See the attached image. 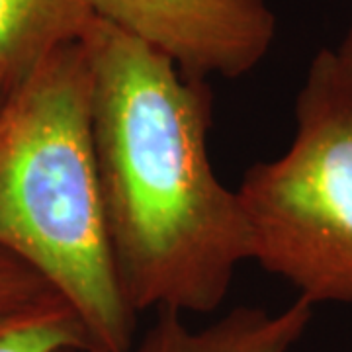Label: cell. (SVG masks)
<instances>
[{"label": "cell", "instance_id": "6da1fadb", "mask_svg": "<svg viewBox=\"0 0 352 352\" xmlns=\"http://www.w3.org/2000/svg\"><path fill=\"white\" fill-rule=\"evenodd\" d=\"M106 237L120 288L141 314H214L251 261L237 188L208 149L214 94L173 59L100 18L80 38Z\"/></svg>", "mask_w": 352, "mask_h": 352}, {"label": "cell", "instance_id": "7a4b0ae2", "mask_svg": "<svg viewBox=\"0 0 352 352\" xmlns=\"http://www.w3.org/2000/svg\"><path fill=\"white\" fill-rule=\"evenodd\" d=\"M0 252L63 298L96 346L131 351L138 314L106 237L80 41L47 55L0 106Z\"/></svg>", "mask_w": 352, "mask_h": 352}, {"label": "cell", "instance_id": "3957f363", "mask_svg": "<svg viewBox=\"0 0 352 352\" xmlns=\"http://www.w3.org/2000/svg\"><path fill=\"white\" fill-rule=\"evenodd\" d=\"M251 261L307 303H352V71L314 57L296 100V135L237 186Z\"/></svg>", "mask_w": 352, "mask_h": 352}, {"label": "cell", "instance_id": "277c9868", "mask_svg": "<svg viewBox=\"0 0 352 352\" xmlns=\"http://www.w3.org/2000/svg\"><path fill=\"white\" fill-rule=\"evenodd\" d=\"M96 18L161 51L184 75L239 78L266 57L276 16L264 0H88Z\"/></svg>", "mask_w": 352, "mask_h": 352}, {"label": "cell", "instance_id": "5b68a950", "mask_svg": "<svg viewBox=\"0 0 352 352\" xmlns=\"http://www.w3.org/2000/svg\"><path fill=\"white\" fill-rule=\"evenodd\" d=\"M314 305L298 298L270 314L239 305L206 327H190L182 314L157 311L155 323L129 352H289L311 321Z\"/></svg>", "mask_w": 352, "mask_h": 352}, {"label": "cell", "instance_id": "8992f818", "mask_svg": "<svg viewBox=\"0 0 352 352\" xmlns=\"http://www.w3.org/2000/svg\"><path fill=\"white\" fill-rule=\"evenodd\" d=\"M94 18L88 0H0V90L8 96L47 55L80 41Z\"/></svg>", "mask_w": 352, "mask_h": 352}, {"label": "cell", "instance_id": "52a82bcc", "mask_svg": "<svg viewBox=\"0 0 352 352\" xmlns=\"http://www.w3.org/2000/svg\"><path fill=\"white\" fill-rule=\"evenodd\" d=\"M82 346L96 344L75 309L57 294L0 309V352H65Z\"/></svg>", "mask_w": 352, "mask_h": 352}, {"label": "cell", "instance_id": "ba28073f", "mask_svg": "<svg viewBox=\"0 0 352 352\" xmlns=\"http://www.w3.org/2000/svg\"><path fill=\"white\" fill-rule=\"evenodd\" d=\"M47 294L55 292L32 268L0 252V309L24 305Z\"/></svg>", "mask_w": 352, "mask_h": 352}, {"label": "cell", "instance_id": "9c48e42d", "mask_svg": "<svg viewBox=\"0 0 352 352\" xmlns=\"http://www.w3.org/2000/svg\"><path fill=\"white\" fill-rule=\"evenodd\" d=\"M335 53H337V57L340 59V63L344 65V67H349L352 71V28L349 30L346 38L342 39L340 47Z\"/></svg>", "mask_w": 352, "mask_h": 352}, {"label": "cell", "instance_id": "30bf717a", "mask_svg": "<svg viewBox=\"0 0 352 352\" xmlns=\"http://www.w3.org/2000/svg\"><path fill=\"white\" fill-rule=\"evenodd\" d=\"M65 352H110V351H104L100 346H82V349H71V351H65Z\"/></svg>", "mask_w": 352, "mask_h": 352}, {"label": "cell", "instance_id": "8fae6325", "mask_svg": "<svg viewBox=\"0 0 352 352\" xmlns=\"http://www.w3.org/2000/svg\"><path fill=\"white\" fill-rule=\"evenodd\" d=\"M4 98H6V94H4V92L0 90V106H2V102H4Z\"/></svg>", "mask_w": 352, "mask_h": 352}]
</instances>
